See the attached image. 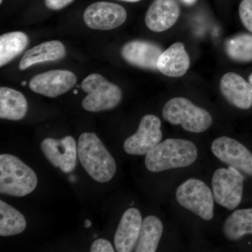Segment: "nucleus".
Listing matches in <instances>:
<instances>
[{"label": "nucleus", "mask_w": 252, "mask_h": 252, "mask_svg": "<svg viewBox=\"0 0 252 252\" xmlns=\"http://www.w3.org/2000/svg\"><path fill=\"white\" fill-rule=\"evenodd\" d=\"M77 83L75 74L67 70H50L32 78L30 89L46 97H56L72 89Z\"/></svg>", "instance_id": "nucleus-12"}, {"label": "nucleus", "mask_w": 252, "mask_h": 252, "mask_svg": "<svg viewBox=\"0 0 252 252\" xmlns=\"http://www.w3.org/2000/svg\"><path fill=\"white\" fill-rule=\"evenodd\" d=\"M190 67V59L182 43L172 44L162 53L158 62V70L170 77L185 75Z\"/></svg>", "instance_id": "nucleus-17"}, {"label": "nucleus", "mask_w": 252, "mask_h": 252, "mask_svg": "<svg viewBox=\"0 0 252 252\" xmlns=\"http://www.w3.org/2000/svg\"><path fill=\"white\" fill-rule=\"evenodd\" d=\"M220 90L232 105L241 109L252 107V85L236 73H226L222 77Z\"/></svg>", "instance_id": "nucleus-16"}, {"label": "nucleus", "mask_w": 252, "mask_h": 252, "mask_svg": "<svg viewBox=\"0 0 252 252\" xmlns=\"http://www.w3.org/2000/svg\"><path fill=\"white\" fill-rule=\"evenodd\" d=\"M28 102L24 94L7 87L0 89V118L6 120H21L28 112Z\"/></svg>", "instance_id": "nucleus-19"}, {"label": "nucleus", "mask_w": 252, "mask_h": 252, "mask_svg": "<svg viewBox=\"0 0 252 252\" xmlns=\"http://www.w3.org/2000/svg\"><path fill=\"white\" fill-rule=\"evenodd\" d=\"M91 252H114V249L108 240L99 238L94 240L91 245Z\"/></svg>", "instance_id": "nucleus-26"}, {"label": "nucleus", "mask_w": 252, "mask_h": 252, "mask_svg": "<svg viewBox=\"0 0 252 252\" xmlns=\"http://www.w3.org/2000/svg\"><path fill=\"white\" fill-rule=\"evenodd\" d=\"M77 152L83 167L96 182L106 183L115 175V160L96 134H81L78 141Z\"/></svg>", "instance_id": "nucleus-1"}, {"label": "nucleus", "mask_w": 252, "mask_h": 252, "mask_svg": "<svg viewBox=\"0 0 252 252\" xmlns=\"http://www.w3.org/2000/svg\"><path fill=\"white\" fill-rule=\"evenodd\" d=\"M65 54V47L61 41H46L26 51L20 62L19 69L25 70L39 63L59 61Z\"/></svg>", "instance_id": "nucleus-18"}, {"label": "nucleus", "mask_w": 252, "mask_h": 252, "mask_svg": "<svg viewBox=\"0 0 252 252\" xmlns=\"http://www.w3.org/2000/svg\"><path fill=\"white\" fill-rule=\"evenodd\" d=\"M198 157L196 146L190 141L167 139L158 144L146 155L149 171L158 172L189 166Z\"/></svg>", "instance_id": "nucleus-2"}, {"label": "nucleus", "mask_w": 252, "mask_h": 252, "mask_svg": "<svg viewBox=\"0 0 252 252\" xmlns=\"http://www.w3.org/2000/svg\"><path fill=\"white\" fill-rule=\"evenodd\" d=\"M239 14L244 26L252 33V0H243L239 7Z\"/></svg>", "instance_id": "nucleus-25"}, {"label": "nucleus", "mask_w": 252, "mask_h": 252, "mask_svg": "<svg viewBox=\"0 0 252 252\" xmlns=\"http://www.w3.org/2000/svg\"><path fill=\"white\" fill-rule=\"evenodd\" d=\"M91 225H92V223H91V220H86V221H85L86 228H90V227L91 226Z\"/></svg>", "instance_id": "nucleus-29"}, {"label": "nucleus", "mask_w": 252, "mask_h": 252, "mask_svg": "<svg viewBox=\"0 0 252 252\" xmlns=\"http://www.w3.org/2000/svg\"><path fill=\"white\" fill-rule=\"evenodd\" d=\"M176 197L182 207L203 220H210L213 218V193L202 181L193 178L186 181L177 188Z\"/></svg>", "instance_id": "nucleus-6"}, {"label": "nucleus", "mask_w": 252, "mask_h": 252, "mask_svg": "<svg viewBox=\"0 0 252 252\" xmlns=\"http://www.w3.org/2000/svg\"><path fill=\"white\" fill-rule=\"evenodd\" d=\"M37 186L35 172L18 158L0 156V193L15 197L31 193Z\"/></svg>", "instance_id": "nucleus-3"}, {"label": "nucleus", "mask_w": 252, "mask_h": 252, "mask_svg": "<svg viewBox=\"0 0 252 252\" xmlns=\"http://www.w3.org/2000/svg\"><path fill=\"white\" fill-rule=\"evenodd\" d=\"M161 122L152 114L144 116L139 125L137 132L126 139L124 151L130 155H147L161 142Z\"/></svg>", "instance_id": "nucleus-8"}, {"label": "nucleus", "mask_w": 252, "mask_h": 252, "mask_svg": "<svg viewBox=\"0 0 252 252\" xmlns=\"http://www.w3.org/2000/svg\"><path fill=\"white\" fill-rule=\"evenodd\" d=\"M180 14V6L176 0H154L146 14V25L151 31L161 32L172 27Z\"/></svg>", "instance_id": "nucleus-15"}, {"label": "nucleus", "mask_w": 252, "mask_h": 252, "mask_svg": "<svg viewBox=\"0 0 252 252\" xmlns=\"http://www.w3.org/2000/svg\"><path fill=\"white\" fill-rule=\"evenodd\" d=\"M142 218L140 211L130 208L124 212L114 235V245L117 252H130L138 240Z\"/></svg>", "instance_id": "nucleus-14"}, {"label": "nucleus", "mask_w": 252, "mask_h": 252, "mask_svg": "<svg viewBox=\"0 0 252 252\" xmlns=\"http://www.w3.org/2000/svg\"><path fill=\"white\" fill-rule=\"evenodd\" d=\"M162 52L161 48L154 43L135 40L123 46L121 54L126 62L132 65L157 70L158 62Z\"/></svg>", "instance_id": "nucleus-13"}, {"label": "nucleus", "mask_w": 252, "mask_h": 252, "mask_svg": "<svg viewBox=\"0 0 252 252\" xmlns=\"http://www.w3.org/2000/svg\"><path fill=\"white\" fill-rule=\"evenodd\" d=\"M211 149L220 161L252 176V154L240 142L230 137H220L212 142Z\"/></svg>", "instance_id": "nucleus-9"}, {"label": "nucleus", "mask_w": 252, "mask_h": 252, "mask_svg": "<svg viewBox=\"0 0 252 252\" xmlns=\"http://www.w3.org/2000/svg\"><path fill=\"white\" fill-rule=\"evenodd\" d=\"M163 226L161 220L155 216H148L142 220L136 252H155L161 238Z\"/></svg>", "instance_id": "nucleus-20"}, {"label": "nucleus", "mask_w": 252, "mask_h": 252, "mask_svg": "<svg viewBox=\"0 0 252 252\" xmlns=\"http://www.w3.org/2000/svg\"><path fill=\"white\" fill-rule=\"evenodd\" d=\"M29 43L27 34L22 32H12L0 36V66L11 62L22 54Z\"/></svg>", "instance_id": "nucleus-22"}, {"label": "nucleus", "mask_w": 252, "mask_h": 252, "mask_svg": "<svg viewBox=\"0 0 252 252\" xmlns=\"http://www.w3.org/2000/svg\"><path fill=\"white\" fill-rule=\"evenodd\" d=\"M243 184L244 176L236 169H218L212 180L214 199L227 210H235L243 198Z\"/></svg>", "instance_id": "nucleus-7"}, {"label": "nucleus", "mask_w": 252, "mask_h": 252, "mask_svg": "<svg viewBox=\"0 0 252 252\" xmlns=\"http://www.w3.org/2000/svg\"><path fill=\"white\" fill-rule=\"evenodd\" d=\"M127 12L121 5L98 1L86 8L84 20L88 27L99 31H110L124 24Z\"/></svg>", "instance_id": "nucleus-10"}, {"label": "nucleus", "mask_w": 252, "mask_h": 252, "mask_svg": "<svg viewBox=\"0 0 252 252\" xmlns=\"http://www.w3.org/2000/svg\"><path fill=\"white\" fill-rule=\"evenodd\" d=\"M183 4L187 5V6H192L196 2L197 0H180Z\"/></svg>", "instance_id": "nucleus-28"}, {"label": "nucleus", "mask_w": 252, "mask_h": 252, "mask_svg": "<svg viewBox=\"0 0 252 252\" xmlns=\"http://www.w3.org/2000/svg\"><path fill=\"white\" fill-rule=\"evenodd\" d=\"M122 1H129V2H137V1H140V0H122Z\"/></svg>", "instance_id": "nucleus-30"}, {"label": "nucleus", "mask_w": 252, "mask_h": 252, "mask_svg": "<svg viewBox=\"0 0 252 252\" xmlns=\"http://www.w3.org/2000/svg\"><path fill=\"white\" fill-rule=\"evenodd\" d=\"M2 1H3V0H0V3H1V2H2Z\"/></svg>", "instance_id": "nucleus-33"}, {"label": "nucleus", "mask_w": 252, "mask_h": 252, "mask_svg": "<svg viewBox=\"0 0 252 252\" xmlns=\"http://www.w3.org/2000/svg\"><path fill=\"white\" fill-rule=\"evenodd\" d=\"M87 96L83 99L82 107L88 112H98L117 107L122 99V92L115 84L98 74L88 76L81 84Z\"/></svg>", "instance_id": "nucleus-5"}, {"label": "nucleus", "mask_w": 252, "mask_h": 252, "mask_svg": "<svg viewBox=\"0 0 252 252\" xmlns=\"http://www.w3.org/2000/svg\"><path fill=\"white\" fill-rule=\"evenodd\" d=\"M162 117L172 125H181L188 132L200 133L211 126V114L185 97H174L164 106Z\"/></svg>", "instance_id": "nucleus-4"}, {"label": "nucleus", "mask_w": 252, "mask_h": 252, "mask_svg": "<svg viewBox=\"0 0 252 252\" xmlns=\"http://www.w3.org/2000/svg\"><path fill=\"white\" fill-rule=\"evenodd\" d=\"M223 231L225 238L233 241L252 234V207L235 210L225 220Z\"/></svg>", "instance_id": "nucleus-21"}, {"label": "nucleus", "mask_w": 252, "mask_h": 252, "mask_svg": "<svg viewBox=\"0 0 252 252\" xmlns=\"http://www.w3.org/2000/svg\"><path fill=\"white\" fill-rule=\"evenodd\" d=\"M74 0H45V4L48 9L60 10L66 7Z\"/></svg>", "instance_id": "nucleus-27"}, {"label": "nucleus", "mask_w": 252, "mask_h": 252, "mask_svg": "<svg viewBox=\"0 0 252 252\" xmlns=\"http://www.w3.org/2000/svg\"><path fill=\"white\" fill-rule=\"evenodd\" d=\"M249 82L252 85V74H250V77H249Z\"/></svg>", "instance_id": "nucleus-31"}, {"label": "nucleus", "mask_w": 252, "mask_h": 252, "mask_svg": "<svg viewBox=\"0 0 252 252\" xmlns=\"http://www.w3.org/2000/svg\"><path fill=\"white\" fill-rule=\"evenodd\" d=\"M22 85L23 86L26 85V82H25V81H23V82L22 83Z\"/></svg>", "instance_id": "nucleus-32"}, {"label": "nucleus", "mask_w": 252, "mask_h": 252, "mask_svg": "<svg viewBox=\"0 0 252 252\" xmlns=\"http://www.w3.org/2000/svg\"><path fill=\"white\" fill-rule=\"evenodd\" d=\"M225 51L230 59L237 62L252 61V35L239 34L225 43Z\"/></svg>", "instance_id": "nucleus-24"}, {"label": "nucleus", "mask_w": 252, "mask_h": 252, "mask_svg": "<svg viewBox=\"0 0 252 252\" xmlns=\"http://www.w3.org/2000/svg\"><path fill=\"white\" fill-rule=\"evenodd\" d=\"M26 220L18 210L0 200V235L12 236L24 231Z\"/></svg>", "instance_id": "nucleus-23"}, {"label": "nucleus", "mask_w": 252, "mask_h": 252, "mask_svg": "<svg viewBox=\"0 0 252 252\" xmlns=\"http://www.w3.org/2000/svg\"><path fill=\"white\" fill-rule=\"evenodd\" d=\"M41 152L54 167H59L64 173H69L77 165V147L72 136L61 140L46 138L41 143Z\"/></svg>", "instance_id": "nucleus-11"}]
</instances>
